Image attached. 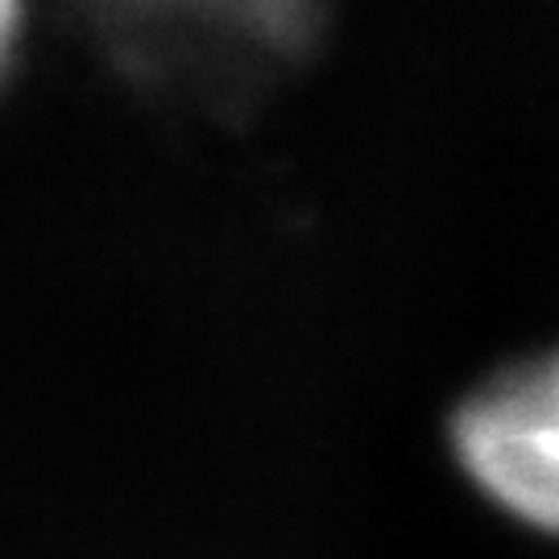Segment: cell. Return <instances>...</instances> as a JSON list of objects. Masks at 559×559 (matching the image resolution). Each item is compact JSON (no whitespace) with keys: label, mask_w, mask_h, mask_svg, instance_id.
I'll return each mask as SVG.
<instances>
[{"label":"cell","mask_w":559,"mask_h":559,"mask_svg":"<svg viewBox=\"0 0 559 559\" xmlns=\"http://www.w3.org/2000/svg\"><path fill=\"white\" fill-rule=\"evenodd\" d=\"M452 452L480 498L559 539V348L506 369L460 402Z\"/></svg>","instance_id":"6da1fadb"},{"label":"cell","mask_w":559,"mask_h":559,"mask_svg":"<svg viewBox=\"0 0 559 559\" xmlns=\"http://www.w3.org/2000/svg\"><path fill=\"white\" fill-rule=\"evenodd\" d=\"M17 25H21V0H0V75L9 67V55H13Z\"/></svg>","instance_id":"3957f363"},{"label":"cell","mask_w":559,"mask_h":559,"mask_svg":"<svg viewBox=\"0 0 559 559\" xmlns=\"http://www.w3.org/2000/svg\"><path fill=\"white\" fill-rule=\"evenodd\" d=\"M258 0H112L117 17L138 29L145 25V38L175 41L182 46H212V50H233L245 25L253 17Z\"/></svg>","instance_id":"7a4b0ae2"}]
</instances>
